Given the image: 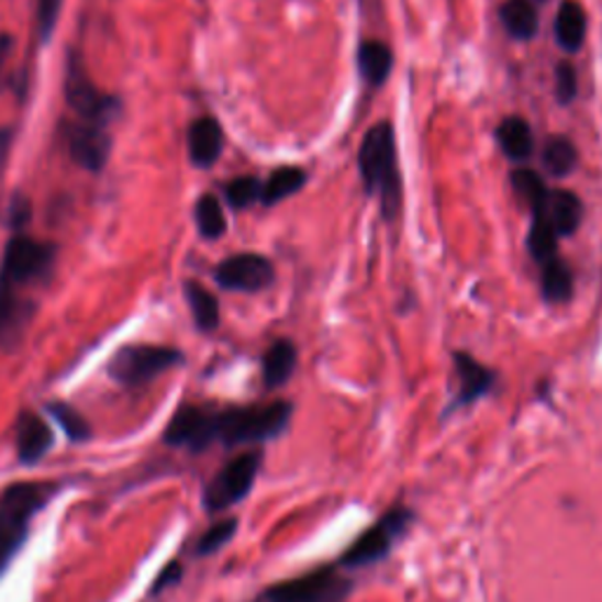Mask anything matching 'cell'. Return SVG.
<instances>
[{
	"label": "cell",
	"mask_w": 602,
	"mask_h": 602,
	"mask_svg": "<svg viewBox=\"0 0 602 602\" xmlns=\"http://www.w3.org/2000/svg\"><path fill=\"white\" fill-rule=\"evenodd\" d=\"M358 167L363 187L370 196H379L387 220H395L400 212V196H403V181H400L395 130L389 121H381L365 132Z\"/></svg>",
	"instance_id": "1"
},
{
	"label": "cell",
	"mask_w": 602,
	"mask_h": 602,
	"mask_svg": "<svg viewBox=\"0 0 602 602\" xmlns=\"http://www.w3.org/2000/svg\"><path fill=\"white\" fill-rule=\"evenodd\" d=\"M57 492L55 482H14L0 494V575L22 550L33 517Z\"/></svg>",
	"instance_id": "2"
},
{
	"label": "cell",
	"mask_w": 602,
	"mask_h": 602,
	"mask_svg": "<svg viewBox=\"0 0 602 602\" xmlns=\"http://www.w3.org/2000/svg\"><path fill=\"white\" fill-rule=\"evenodd\" d=\"M292 405L288 400H276L269 405L228 408L214 412L216 443L226 447L269 443L288 431Z\"/></svg>",
	"instance_id": "3"
},
{
	"label": "cell",
	"mask_w": 602,
	"mask_h": 602,
	"mask_svg": "<svg viewBox=\"0 0 602 602\" xmlns=\"http://www.w3.org/2000/svg\"><path fill=\"white\" fill-rule=\"evenodd\" d=\"M350 591L354 583L339 572L337 565H323L309 575L276 583L255 602H346Z\"/></svg>",
	"instance_id": "4"
},
{
	"label": "cell",
	"mask_w": 602,
	"mask_h": 602,
	"mask_svg": "<svg viewBox=\"0 0 602 602\" xmlns=\"http://www.w3.org/2000/svg\"><path fill=\"white\" fill-rule=\"evenodd\" d=\"M414 523V513L408 506H395L387 515L363 532L339 560V567H367L387 558L393 546L405 537Z\"/></svg>",
	"instance_id": "5"
},
{
	"label": "cell",
	"mask_w": 602,
	"mask_h": 602,
	"mask_svg": "<svg viewBox=\"0 0 602 602\" xmlns=\"http://www.w3.org/2000/svg\"><path fill=\"white\" fill-rule=\"evenodd\" d=\"M183 363V354L170 346H123L109 363V375L125 387H140Z\"/></svg>",
	"instance_id": "6"
},
{
	"label": "cell",
	"mask_w": 602,
	"mask_h": 602,
	"mask_svg": "<svg viewBox=\"0 0 602 602\" xmlns=\"http://www.w3.org/2000/svg\"><path fill=\"white\" fill-rule=\"evenodd\" d=\"M261 468V452H243L233 457L220 473H216L203 494V506L208 513H220L241 501L253 490V484Z\"/></svg>",
	"instance_id": "7"
},
{
	"label": "cell",
	"mask_w": 602,
	"mask_h": 602,
	"mask_svg": "<svg viewBox=\"0 0 602 602\" xmlns=\"http://www.w3.org/2000/svg\"><path fill=\"white\" fill-rule=\"evenodd\" d=\"M57 259V247L49 243L33 241L26 236H12L5 255L3 269H0V282L10 288H22L38 282L53 274V266Z\"/></svg>",
	"instance_id": "8"
},
{
	"label": "cell",
	"mask_w": 602,
	"mask_h": 602,
	"mask_svg": "<svg viewBox=\"0 0 602 602\" xmlns=\"http://www.w3.org/2000/svg\"><path fill=\"white\" fill-rule=\"evenodd\" d=\"M64 94H66V102H69V107L86 123L107 127L113 121V115L119 113V99H113V97L97 90V86L90 80L86 69H82L80 57L76 53L69 55V64H66Z\"/></svg>",
	"instance_id": "9"
},
{
	"label": "cell",
	"mask_w": 602,
	"mask_h": 602,
	"mask_svg": "<svg viewBox=\"0 0 602 602\" xmlns=\"http://www.w3.org/2000/svg\"><path fill=\"white\" fill-rule=\"evenodd\" d=\"M274 264L255 253H243L224 259L214 271L216 286L231 292H261L274 282Z\"/></svg>",
	"instance_id": "10"
},
{
	"label": "cell",
	"mask_w": 602,
	"mask_h": 602,
	"mask_svg": "<svg viewBox=\"0 0 602 602\" xmlns=\"http://www.w3.org/2000/svg\"><path fill=\"white\" fill-rule=\"evenodd\" d=\"M165 443L172 447H187L191 452H203L216 443L214 412L196 405H183L175 412L165 428Z\"/></svg>",
	"instance_id": "11"
},
{
	"label": "cell",
	"mask_w": 602,
	"mask_h": 602,
	"mask_svg": "<svg viewBox=\"0 0 602 602\" xmlns=\"http://www.w3.org/2000/svg\"><path fill=\"white\" fill-rule=\"evenodd\" d=\"M66 146L69 156L82 170L99 172L111 156V137L102 125L92 123H71L66 125Z\"/></svg>",
	"instance_id": "12"
},
{
	"label": "cell",
	"mask_w": 602,
	"mask_h": 602,
	"mask_svg": "<svg viewBox=\"0 0 602 602\" xmlns=\"http://www.w3.org/2000/svg\"><path fill=\"white\" fill-rule=\"evenodd\" d=\"M33 311H36L33 301L22 299L14 288L0 282V346L12 348L22 342Z\"/></svg>",
	"instance_id": "13"
},
{
	"label": "cell",
	"mask_w": 602,
	"mask_h": 602,
	"mask_svg": "<svg viewBox=\"0 0 602 602\" xmlns=\"http://www.w3.org/2000/svg\"><path fill=\"white\" fill-rule=\"evenodd\" d=\"M55 445V433L38 414L24 412L16 422V455L26 466L38 464Z\"/></svg>",
	"instance_id": "14"
},
{
	"label": "cell",
	"mask_w": 602,
	"mask_h": 602,
	"mask_svg": "<svg viewBox=\"0 0 602 602\" xmlns=\"http://www.w3.org/2000/svg\"><path fill=\"white\" fill-rule=\"evenodd\" d=\"M224 150V130L220 121L198 119L189 127V158L200 170H208L216 160H220Z\"/></svg>",
	"instance_id": "15"
},
{
	"label": "cell",
	"mask_w": 602,
	"mask_h": 602,
	"mask_svg": "<svg viewBox=\"0 0 602 602\" xmlns=\"http://www.w3.org/2000/svg\"><path fill=\"white\" fill-rule=\"evenodd\" d=\"M455 367L459 377V398H457L459 405H471L492 391L497 375L488 370L482 363H478L473 356L457 350Z\"/></svg>",
	"instance_id": "16"
},
{
	"label": "cell",
	"mask_w": 602,
	"mask_h": 602,
	"mask_svg": "<svg viewBox=\"0 0 602 602\" xmlns=\"http://www.w3.org/2000/svg\"><path fill=\"white\" fill-rule=\"evenodd\" d=\"M546 220L554 226L556 236L565 238L572 236V233L581 226L583 220V203L581 198L575 191H565L556 189L550 191L548 203H546Z\"/></svg>",
	"instance_id": "17"
},
{
	"label": "cell",
	"mask_w": 602,
	"mask_h": 602,
	"mask_svg": "<svg viewBox=\"0 0 602 602\" xmlns=\"http://www.w3.org/2000/svg\"><path fill=\"white\" fill-rule=\"evenodd\" d=\"M589 20L581 3L577 0H562L556 16V41L567 53H579L583 41H587Z\"/></svg>",
	"instance_id": "18"
},
{
	"label": "cell",
	"mask_w": 602,
	"mask_h": 602,
	"mask_svg": "<svg viewBox=\"0 0 602 602\" xmlns=\"http://www.w3.org/2000/svg\"><path fill=\"white\" fill-rule=\"evenodd\" d=\"M297 367V346L290 339H278L269 346L261 360V375L266 389L286 387Z\"/></svg>",
	"instance_id": "19"
},
{
	"label": "cell",
	"mask_w": 602,
	"mask_h": 602,
	"mask_svg": "<svg viewBox=\"0 0 602 602\" xmlns=\"http://www.w3.org/2000/svg\"><path fill=\"white\" fill-rule=\"evenodd\" d=\"M497 142L504 156L515 163H523L534 154V132L521 115H509V119L501 121L497 127Z\"/></svg>",
	"instance_id": "20"
},
{
	"label": "cell",
	"mask_w": 602,
	"mask_h": 602,
	"mask_svg": "<svg viewBox=\"0 0 602 602\" xmlns=\"http://www.w3.org/2000/svg\"><path fill=\"white\" fill-rule=\"evenodd\" d=\"M499 20L515 41H532L539 31V14L532 0H504L499 8Z\"/></svg>",
	"instance_id": "21"
},
{
	"label": "cell",
	"mask_w": 602,
	"mask_h": 602,
	"mask_svg": "<svg viewBox=\"0 0 602 602\" xmlns=\"http://www.w3.org/2000/svg\"><path fill=\"white\" fill-rule=\"evenodd\" d=\"M358 66L363 78L372 88H381L393 71V53L387 43L365 41L358 49Z\"/></svg>",
	"instance_id": "22"
},
{
	"label": "cell",
	"mask_w": 602,
	"mask_h": 602,
	"mask_svg": "<svg viewBox=\"0 0 602 602\" xmlns=\"http://www.w3.org/2000/svg\"><path fill=\"white\" fill-rule=\"evenodd\" d=\"M306 172L301 170V167L297 165H286V167H278V170H274L269 175V179L264 181L261 187V203L264 205H278L282 203V200L299 193L301 189L306 187Z\"/></svg>",
	"instance_id": "23"
},
{
	"label": "cell",
	"mask_w": 602,
	"mask_h": 602,
	"mask_svg": "<svg viewBox=\"0 0 602 602\" xmlns=\"http://www.w3.org/2000/svg\"><path fill=\"white\" fill-rule=\"evenodd\" d=\"M575 292V276L572 269L560 257L544 264L542 271V294L550 304H562Z\"/></svg>",
	"instance_id": "24"
},
{
	"label": "cell",
	"mask_w": 602,
	"mask_h": 602,
	"mask_svg": "<svg viewBox=\"0 0 602 602\" xmlns=\"http://www.w3.org/2000/svg\"><path fill=\"white\" fill-rule=\"evenodd\" d=\"M183 292H187V301L191 306L198 330L212 332L220 327V301H216V297L212 292H208L196 280H189L187 286H183Z\"/></svg>",
	"instance_id": "25"
},
{
	"label": "cell",
	"mask_w": 602,
	"mask_h": 602,
	"mask_svg": "<svg viewBox=\"0 0 602 602\" xmlns=\"http://www.w3.org/2000/svg\"><path fill=\"white\" fill-rule=\"evenodd\" d=\"M511 183L515 193L521 196L523 203L532 210V216H539L546 212L550 189L546 187V181L537 172L527 170V167H521V170H515L511 175Z\"/></svg>",
	"instance_id": "26"
},
{
	"label": "cell",
	"mask_w": 602,
	"mask_h": 602,
	"mask_svg": "<svg viewBox=\"0 0 602 602\" xmlns=\"http://www.w3.org/2000/svg\"><path fill=\"white\" fill-rule=\"evenodd\" d=\"M527 247L534 261H539L542 266L550 259L558 257V236L554 226L546 220V214L532 216V226H529V236H527Z\"/></svg>",
	"instance_id": "27"
},
{
	"label": "cell",
	"mask_w": 602,
	"mask_h": 602,
	"mask_svg": "<svg viewBox=\"0 0 602 602\" xmlns=\"http://www.w3.org/2000/svg\"><path fill=\"white\" fill-rule=\"evenodd\" d=\"M196 224H198L200 236L208 241H216L224 236L226 216H224V208L220 203V198L212 193L200 196V200L196 203Z\"/></svg>",
	"instance_id": "28"
},
{
	"label": "cell",
	"mask_w": 602,
	"mask_h": 602,
	"mask_svg": "<svg viewBox=\"0 0 602 602\" xmlns=\"http://www.w3.org/2000/svg\"><path fill=\"white\" fill-rule=\"evenodd\" d=\"M542 158H544L546 170L556 179H562L577 167L579 154H577L575 142H570L567 137H550L544 146Z\"/></svg>",
	"instance_id": "29"
},
{
	"label": "cell",
	"mask_w": 602,
	"mask_h": 602,
	"mask_svg": "<svg viewBox=\"0 0 602 602\" xmlns=\"http://www.w3.org/2000/svg\"><path fill=\"white\" fill-rule=\"evenodd\" d=\"M47 412L53 414V420L59 424V428L66 433V438L74 443H88L92 438V426L78 410L66 403H49Z\"/></svg>",
	"instance_id": "30"
},
{
	"label": "cell",
	"mask_w": 602,
	"mask_h": 602,
	"mask_svg": "<svg viewBox=\"0 0 602 602\" xmlns=\"http://www.w3.org/2000/svg\"><path fill=\"white\" fill-rule=\"evenodd\" d=\"M261 187L264 181L257 177H236L224 187L226 203L233 210H245L255 203H261Z\"/></svg>",
	"instance_id": "31"
},
{
	"label": "cell",
	"mask_w": 602,
	"mask_h": 602,
	"mask_svg": "<svg viewBox=\"0 0 602 602\" xmlns=\"http://www.w3.org/2000/svg\"><path fill=\"white\" fill-rule=\"evenodd\" d=\"M238 532V517H226V521L212 525L203 537L196 544V554L198 556H212L216 550L224 548Z\"/></svg>",
	"instance_id": "32"
},
{
	"label": "cell",
	"mask_w": 602,
	"mask_h": 602,
	"mask_svg": "<svg viewBox=\"0 0 602 602\" xmlns=\"http://www.w3.org/2000/svg\"><path fill=\"white\" fill-rule=\"evenodd\" d=\"M579 92V76L570 62H560L556 66V97L562 107L572 104Z\"/></svg>",
	"instance_id": "33"
},
{
	"label": "cell",
	"mask_w": 602,
	"mask_h": 602,
	"mask_svg": "<svg viewBox=\"0 0 602 602\" xmlns=\"http://www.w3.org/2000/svg\"><path fill=\"white\" fill-rule=\"evenodd\" d=\"M64 0H38V31L43 43L53 38Z\"/></svg>",
	"instance_id": "34"
},
{
	"label": "cell",
	"mask_w": 602,
	"mask_h": 602,
	"mask_svg": "<svg viewBox=\"0 0 602 602\" xmlns=\"http://www.w3.org/2000/svg\"><path fill=\"white\" fill-rule=\"evenodd\" d=\"M183 577V567L179 562H170L163 567V572L156 577L154 587H150V593L158 595L160 591H165L167 587H175V583H179V579Z\"/></svg>",
	"instance_id": "35"
},
{
	"label": "cell",
	"mask_w": 602,
	"mask_h": 602,
	"mask_svg": "<svg viewBox=\"0 0 602 602\" xmlns=\"http://www.w3.org/2000/svg\"><path fill=\"white\" fill-rule=\"evenodd\" d=\"M29 216H31V205H29V200L24 196H16L12 200V205H10V226L12 228H22L29 224Z\"/></svg>",
	"instance_id": "36"
},
{
	"label": "cell",
	"mask_w": 602,
	"mask_h": 602,
	"mask_svg": "<svg viewBox=\"0 0 602 602\" xmlns=\"http://www.w3.org/2000/svg\"><path fill=\"white\" fill-rule=\"evenodd\" d=\"M10 47H12V36H8V33H0V69H3V64L10 55Z\"/></svg>",
	"instance_id": "37"
},
{
	"label": "cell",
	"mask_w": 602,
	"mask_h": 602,
	"mask_svg": "<svg viewBox=\"0 0 602 602\" xmlns=\"http://www.w3.org/2000/svg\"><path fill=\"white\" fill-rule=\"evenodd\" d=\"M10 142H12V132L8 127H0V163H3V158L8 154Z\"/></svg>",
	"instance_id": "38"
}]
</instances>
